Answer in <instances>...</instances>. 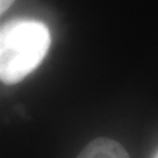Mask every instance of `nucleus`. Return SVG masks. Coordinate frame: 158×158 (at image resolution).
Masks as SVG:
<instances>
[{"label":"nucleus","instance_id":"1","mask_svg":"<svg viewBox=\"0 0 158 158\" xmlns=\"http://www.w3.org/2000/svg\"><path fill=\"white\" fill-rule=\"evenodd\" d=\"M50 48L45 24L15 19L0 28V82L15 85L36 69Z\"/></svg>","mask_w":158,"mask_h":158},{"label":"nucleus","instance_id":"3","mask_svg":"<svg viewBox=\"0 0 158 158\" xmlns=\"http://www.w3.org/2000/svg\"><path fill=\"white\" fill-rule=\"evenodd\" d=\"M13 2L15 0H0V16H2V15L12 6Z\"/></svg>","mask_w":158,"mask_h":158},{"label":"nucleus","instance_id":"2","mask_svg":"<svg viewBox=\"0 0 158 158\" xmlns=\"http://www.w3.org/2000/svg\"><path fill=\"white\" fill-rule=\"evenodd\" d=\"M77 158H129V156L117 141L102 137L92 140Z\"/></svg>","mask_w":158,"mask_h":158},{"label":"nucleus","instance_id":"4","mask_svg":"<svg viewBox=\"0 0 158 158\" xmlns=\"http://www.w3.org/2000/svg\"><path fill=\"white\" fill-rule=\"evenodd\" d=\"M153 158H158V152L156 153V156H154V157H153Z\"/></svg>","mask_w":158,"mask_h":158}]
</instances>
